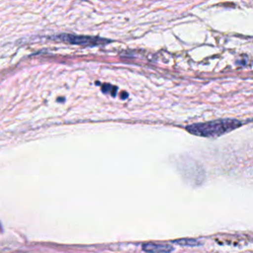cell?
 <instances>
[{"instance_id": "2", "label": "cell", "mask_w": 253, "mask_h": 253, "mask_svg": "<svg viewBox=\"0 0 253 253\" xmlns=\"http://www.w3.org/2000/svg\"><path fill=\"white\" fill-rule=\"evenodd\" d=\"M53 39H56L58 41H62L68 43L72 44H79V45H85V46H95V45H101L106 44L110 42V40L98 38V37H90V36H76V35H70V34H60Z\"/></svg>"}, {"instance_id": "3", "label": "cell", "mask_w": 253, "mask_h": 253, "mask_svg": "<svg viewBox=\"0 0 253 253\" xmlns=\"http://www.w3.org/2000/svg\"><path fill=\"white\" fill-rule=\"evenodd\" d=\"M142 249L147 252H170L173 251L174 248L170 245L166 244H154V243H146L142 245Z\"/></svg>"}, {"instance_id": "4", "label": "cell", "mask_w": 253, "mask_h": 253, "mask_svg": "<svg viewBox=\"0 0 253 253\" xmlns=\"http://www.w3.org/2000/svg\"><path fill=\"white\" fill-rule=\"evenodd\" d=\"M174 243L180 244L182 246H200L203 244V242L199 239H181L174 241Z\"/></svg>"}, {"instance_id": "1", "label": "cell", "mask_w": 253, "mask_h": 253, "mask_svg": "<svg viewBox=\"0 0 253 253\" xmlns=\"http://www.w3.org/2000/svg\"><path fill=\"white\" fill-rule=\"evenodd\" d=\"M242 125L240 121L226 119V120H218L207 123H199L186 126V129L195 134L205 137H212L218 136L224 133H227Z\"/></svg>"}]
</instances>
